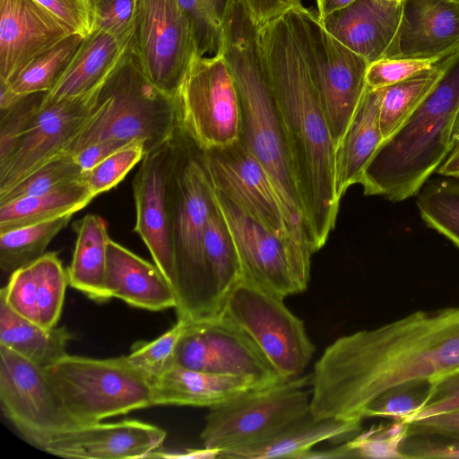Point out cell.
<instances>
[{"mask_svg": "<svg viewBox=\"0 0 459 459\" xmlns=\"http://www.w3.org/2000/svg\"><path fill=\"white\" fill-rule=\"evenodd\" d=\"M459 368V306L419 310L336 339L311 373L316 419L363 420L366 407L400 384Z\"/></svg>", "mask_w": 459, "mask_h": 459, "instance_id": "obj_1", "label": "cell"}, {"mask_svg": "<svg viewBox=\"0 0 459 459\" xmlns=\"http://www.w3.org/2000/svg\"><path fill=\"white\" fill-rule=\"evenodd\" d=\"M291 167L315 251L334 229L335 147L307 62L284 13L259 28Z\"/></svg>", "mask_w": 459, "mask_h": 459, "instance_id": "obj_2", "label": "cell"}, {"mask_svg": "<svg viewBox=\"0 0 459 459\" xmlns=\"http://www.w3.org/2000/svg\"><path fill=\"white\" fill-rule=\"evenodd\" d=\"M221 54L234 80L240 105L238 142L270 177L282 203L293 240L316 252L294 178L289 148L269 74L259 27L243 0H230L222 28Z\"/></svg>", "mask_w": 459, "mask_h": 459, "instance_id": "obj_3", "label": "cell"}, {"mask_svg": "<svg viewBox=\"0 0 459 459\" xmlns=\"http://www.w3.org/2000/svg\"><path fill=\"white\" fill-rule=\"evenodd\" d=\"M169 183L170 231L174 255L178 320L187 324L219 317L220 301L207 266L204 238L215 204L204 149L180 124Z\"/></svg>", "mask_w": 459, "mask_h": 459, "instance_id": "obj_4", "label": "cell"}, {"mask_svg": "<svg viewBox=\"0 0 459 459\" xmlns=\"http://www.w3.org/2000/svg\"><path fill=\"white\" fill-rule=\"evenodd\" d=\"M458 111L459 50L448 56L427 97L379 145L359 183L364 195L392 202L417 195L453 149Z\"/></svg>", "mask_w": 459, "mask_h": 459, "instance_id": "obj_5", "label": "cell"}, {"mask_svg": "<svg viewBox=\"0 0 459 459\" xmlns=\"http://www.w3.org/2000/svg\"><path fill=\"white\" fill-rule=\"evenodd\" d=\"M180 124L178 96L146 78L129 46L101 85L93 117L65 155L105 139L141 143L147 154L169 141Z\"/></svg>", "mask_w": 459, "mask_h": 459, "instance_id": "obj_6", "label": "cell"}, {"mask_svg": "<svg viewBox=\"0 0 459 459\" xmlns=\"http://www.w3.org/2000/svg\"><path fill=\"white\" fill-rule=\"evenodd\" d=\"M44 372L65 410L82 425L152 406L151 382L127 356L66 354Z\"/></svg>", "mask_w": 459, "mask_h": 459, "instance_id": "obj_7", "label": "cell"}, {"mask_svg": "<svg viewBox=\"0 0 459 459\" xmlns=\"http://www.w3.org/2000/svg\"><path fill=\"white\" fill-rule=\"evenodd\" d=\"M286 14L307 62L336 149L367 87L369 64L328 33L314 11L301 6Z\"/></svg>", "mask_w": 459, "mask_h": 459, "instance_id": "obj_8", "label": "cell"}, {"mask_svg": "<svg viewBox=\"0 0 459 459\" xmlns=\"http://www.w3.org/2000/svg\"><path fill=\"white\" fill-rule=\"evenodd\" d=\"M311 374L251 389L209 408L201 433L204 447L221 452L272 437L310 411Z\"/></svg>", "mask_w": 459, "mask_h": 459, "instance_id": "obj_9", "label": "cell"}, {"mask_svg": "<svg viewBox=\"0 0 459 459\" xmlns=\"http://www.w3.org/2000/svg\"><path fill=\"white\" fill-rule=\"evenodd\" d=\"M283 300L240 279L229 294L220 316L245 332L286 380L304 374L316 348L304 322Z\"/></svg>", "mask_w": 459, "mask_h": 459, "instance_id": "obj_10", "label": "cell"}, {"mask_svg": "<svg viewBox=\"0 0 459 459\" xmlns=\"http://www.w3.org/2000/svg\"><path fill=\"white\" fill-rule=\"evenodd\" d=\"M213 190L238 252L241 279L282 299L304 292L312 254L273 234Z\"/></svg>", "mask_w": 459, "mask_h": 459, "instance_id": "obj_11", "label": "cell"}, {"mask_svg": "<svg viewBox=\"0 0 459 459\" xmlns=\"http://www.w3.org/2000/svg\"><path fill=\"white\" fill-rule=\"evenodd\" d=\"M130 47L146 78L178 96L197 48L192 24L177 0H137Z\"/></svg>", "mask_w": 459, "mask_h": 459, "instance_id": "obj_12", "label": "cell"}, {"mask_svg": "<svg viewBox=\"0 0 459 459\" xmlns=\"http://www.w3.org/2000/svg\"><path fill=\"white\" fill-rule=\"evenodd\" d=\"M0 404L22 438L40 450L56 437L82 426L65 410L44 368L1 344Z\"/></svg>", "mask_w": 459, "mask_h": 459, "instance_id": "obj_13", "label": "cell"}, {"mask_svg": "<svg viewBox=\"0 0 459 459\" xmlns=\"http://www.w3.org/2000/svg\"><path fill=\"white\" fill-rule=\"evenodd\" d=\"M182 126L203 149L239 140L238 91L221 54L196 56L178 94Z\"/></svg>", "mask_w": 459, "mask_h": 459, "instance_id": "obj_14", "label": "cell"}, {"mask_svg": "<svg viewBox=\"0 0 459 459\" xmlns=\"http://www.w3.org/2000/svg\"><path fill=\"white\" fill-rule=\"evenodd\" d=\"M176 364L202 372L243 377L257 388L284 380L252 339L222 316L187 325Z\"/></svg>", "mask_w": 459, "mask_h": 459, "instance_id": "obj_15", "label": "cell"}, {"mask_svg": "<svg viewBox=\"0 0 459 459\" xmlns=\"http://www.w3.org/2000/svg\"><path fill=\"white\" fill-rule=\"evenodd\" d=\"M102 84L86 93L41 106L11 156L0 166V195L44 164L65 155L93 117Z\"/></svg>", "mask_w": 459, "mask_h": 459, "instance_id": "obj_16", "label": "cell"}, {"mask_svg": "<svg viewBox=\"0 0 459 459\" xmlns=\"http://www.w3.org/2000/svg\"><path fill=\"white\" fill-rule=\"evenodd\" d=\"M204 156L214 188L267 230L303 248L290 235L282 203L270 177L239 142L204 149Z\"/></svg>", "mask_w": 459, "mask_h": 459, "instance_id": "obj_17", "label": "cell"}, {"mask_svg": "<svg viewBox=\"0 0 459 459\" xmlns=\"http://www.w3.org/2000/svg\"><path fill=\"white\" fill-rule=\"evenodd\" d=\"M174 155V136L158 149L145 154L133 179V193L136 212L134 231L144 242L154 264L175 290L176 274L169 201V183Z\"/></svg>", "mask_w": 459, "mask_h": 459, "instance_id": "obj_18", "label": "cell"}, {"mask_svg": "<svg viewBox=\"0 0 459 459\" xmlns=\"http://www.w3.org/2000/svg\"><path fill=\"white\" fill-rule=\"evenodd\" d=\"M75 31L35 0H0V83Z\"/></svg>", "mask_w": 459, "mask_h": 459, "instance_id": "obj_19", "label": "cell"}, {"mask_svg": "<svg viewBox=\"0 0 459 459\" xmlns=\"http://www.w3.org/2000/svg\"><path fill=\"white\" fill-rule=\"evenodd\" d=\"M164 429L137 420L79 426L49 441L42 451L64 458H148L160 449Z\"/></svg>", "mask_w": 459, "mask_h": 459, "instance_id": "obj_20", "label": "cell"}, {"mask_svg": "<svg viewBox=\"0 0 459 459\" xmlns=\"http://www.w3.org/2000/svg\"><path fill=\"white\" fill-rule=\"evenodd\" d=\"M459 50V1L402 0L395 36L383 57L442 60Z\"/></svg>", "mask_w": 459, "mask_h": 459, "instance_id": "obj_21", "label": "cell"}, {"mask_svg": "<svg viewBox=\"0 0 459 459\" xmlns=\"http://www.w3.org/2000/svg\"><path fill=\"white\" fill-rule=\"evenodd\" d=\"M402 1L355 0L319 18L322 26L368 64L383 58L397 31Z\"/></svg>", "mask_w": 459, "mask_h": 459, "instance_id": "obj_22", "label": "cell"}, {"mask_svg": "<svg viewBox=\"0 0 459 459\" xmlns=\"http://www.w3.org/2000/svg\"><path fill=\"white\" fill-rule=\"evenodd\" d=\"M105 290L109 299L117 298L150 311L177 307L175 290L157 265L111 238L108 244Z\"/></svg>", "mask_w": 459, "mask_h": 459, "instance_id": "obj_23", "label": "cell"}, {"mask_svg": "<svg viewBox=\"0 0 459 459\" xmlns=\"http://www.w3.org/2000/svg\"><path fill=\"white\" fill-rule=\"evenodd\" d=\"M383 88L366 87L345 134L335 149L333 184L341 202L347 189L359 184L362 174L383 142L379 112Z\"/></svg>", "mask_w": 459, "mask_h": 459, "instance_id": "obj_24", "label": "cell"}, {"mask_svg": "<svg viewBox=\"0 0 459 459\" xmlns=\"http://www.w3.org/2000/svg\"><path fill=\"white\" fill-rule=\"evenodd\" d=\"M151 389L152 406L211 408L257 387L243 377L202 372L175 364L151 381Z\"/></svg>", "mask_w": 459, "mask_h": 459, "instance_id": "obj_25", "label": "cell"}, {"mask_svg": "<svg viewBox=\"0 0 459 459\" xmlns=\"http://www.w3.org/2000/svg\"><path fill=\"white\" fill-rule=\"evenodd\" d=\"M361 420L341 418L316 419L309 411L267 440L254 446L221 452L218 458L301 459L307 452L313 449V446L323 441L355 436L361 429Z\"/></svg>", "mask_w": 459, "mask_h": 459, "instance_id": "obj_26", "label": "cell"}, {"mask_svg": "<svg viewBox=\"0 0 459 459\" xmlns=\"http://www.w3.org/2000/svg\"><path fill=\"white\" fill-rule=\"evenodd\" d=\"M129 46H123L104 30H92L57 83L46 93L42 105L86 93L102 84Z\"/></svg>", "mask_w": 459, "mask_h": 459, "instance_id": "obj_27", "label": "cell"}, {"mask_svg": "<svg viewBox=\"0 0 459 459\" xmlns=\"http://www.w3.org/2000/svg\"><path fill=\"white\" fill-rule=\"evenodd\" d=\"M76 235L74 251L67 268L69 286L97 302L109 300L105 290L108 223L100 216L88 213L73 223Z\"/></svg>", "mask_w": 459, "mask_h": 459, "instance_id": "obj_28", "label": "cell"}, {"mask_svg": "<svg viewBox=\"0 0 459 459\" xmlns=\"http://www.w3.org/2000/svg\"><path fill=\"white\" fill-rule=\"evenodd\" d=\"M65 326L46 328L14 312L0 297V344L45 368L66 355Z\"/></svg>", "mask_w": 459, "mask_h": 459, "instance_id": "obj_29", "label": "cell"}, {"mask_svg": "<svg viewBox=\"0 0 459 459\" xmlns=\"http://www.w3.org/2000/svg\"><path fill=\"white\" fill-rule=\"evenodd\" d=\"M95 197L80 179L45 194L6 202L0 204V233L75 213Z\"/></svg>", "mask_w": 459, "mask_h": 459, "instance_id": "obj_30", "label": "cell"}, {"mask_svg": "<svg viewBox=\"0 0 459 459\" xmlns=\"http://www.w3.org/2000/svg\"><path fill=\"white\" fill-rule=\"evenodd\" d=\"M84 37L73 33L34 58L8 85L0 83V109L24 95L48 92L57 83L81 47Z\"/></svg>", "mask_w": 459, "mask_h": 459, "instance_id": "obj_31", "label": "cell"}, {"mask_svg": "<svg viewBox=\"0 0 459 459\" xmlns=\"http://www.w3.org/2000/svg\"><path fill=\"white\" fill-rule=\"evenodd\" d=\"M204 249L215 292L224 306L241 279V269L232 236L216 200L206 223Z\"/></svg>", "mask_w": 459, "mask_h": 459, "instance_id": "obj_32", "label": "cell"}, {"mask_svg": "<svg viewBox=\"0 0 459 459\" xmlns=\"http://www.w3.org/2000/svg\"><path fill=\"white\" fill-rule=\"evenodd\" d=\"M447 58L413 77L383 88L379 112L383 142L403 125L430 92L442 75Z\"/></svg>", "mask_w": 459, "mask_h": 459, "instance_id": "obj_33", "label": "cell"}, {"mask_svg": "<svg viewBox=\"0 0 459 459\" xmlns=\"http://www.w3.org/2000/svg\"><path fill=\"white\" fill-rule=\"evenodd\" d=\"M74 213L0 233V267L12 273L45 254L53 238L70 222Z\"/></svg>", "mask_w": 459, "mask_h": 459, "instance_id": "obj_34", "label": "cell"}, {"mask_svg": "<svg viewBox=\"0 0 459 459\" xmlns=\"http://www.w3.org/2000/svg\"><path fill=\"white\" fill-rule=\"evenodd\" d=\"M416 204L422 221L459 247V180L441 176L427 181Z\"/></svg>", "mask_w": 459, "mask_h": 459, "instance_id": "obj_35", "label": "cell"}, {"mask_svg": "<svg viewBox=\"0 0 459 459\" xmlns=\"http://www.w3.org/2000/svg\"><path fill=\"white\" fill-rule=\"evenodd\" d=\"M37 293L39 325L56 327L63 309L68 282L67 271L56 252H48L31 262Z\"/></svg>", "mask_w": 459, "mask_h": 459, "instance_id": "obj_36", "label": "cell"}, {"mask_svg": "<svg viewBox=\"0 0 459 459\" xmlns=\"http://www.w3.org/2000/svg\"><path fill=\"white\" fill-rule=\"evenodd\" d=\"M188 17L195 37L197 56L219 53L225 15L230 0H177Z\"/></svg>", "mask_w": 459, "mask_h": 459, "instance_id": "obj_37", "label": "cell"}, {"mask_svg": "<svg viewBox=\"0 0 459 459\" xmlns=\"http://www.w3.org/2000/svg\"><path fill=\"white\" fill-rule=\"evenodd\" d=\"M187 325L178 320L158 338L134 343L131 353L127 355L128 360L150 382L160 377L176 364L178 344Z\"/></svg>", "mask_w": 459, "mask_h": 459, "instance_id": "obj_38", "label": "cell"}, {"mask_svg": "<svg viewBox=\"0 0 459 459\" xmlns=\"http://www.w3.org/2000/svg\"><path fill=\"white\" fill-rule=\"evenodd\" d=\"M430 387L431 379L412 380L391 387L366 407L363 419L383 417L406 422L423 406Z\"/></svg>", "mask_w": 459, "mask_h": 459, "instance_id": "obj_39", "label": "cell"}, {"mask_svg": "<svg viewBox=\"0 0 459 459\" xmlns=\"http://www.w3.org/2000/svg\"><path fill=\"white\" fill-rule=\"evenodd\" d=\"M83 173L73 155L58 157L32 172L0 195V204L15 199L38 195L82 178Z\"/></svg>", "mask_w": 459, "mask_h": 459, "instance_id": "obj_40", "label": "cell"}, {"mask_svg": "<svg viewBox=\"0 0 459 459\" xmlns=\"http://www.w3.org/2000/svg\"><path fill=\"white\" fill-rule=\"evenodd\" d=\"M408 437V423L372 426L345 442L352 458H403L400 446Z\"/></svg>", "mask_w": 459, "mask_h": 459, "instance_id": "obj_41", "label": "cell"}, {"mask_svg": "<svg viewBox=\"0 0 459 459\" xmlns=\"http://www.w3.org/2000/svg\"><path fill=\"white\" fill-rule=\"evenodd\" d=\"M145 155L143 145L141 143L128 144L93 167L84 173L82 180L91 193L97 196L117 186L127 175V173Z\"/></svg>", "mask_w": 459, "mask_h": 459, "instance_id": "obj_42", "label": "cell"}, {"mask_svg": "<svg viewBox=\"0 0 459 459\" xmlns=\"http://www.w3.org/2000/svg\"><path fill=\"white\" fill-rule=\"evenodd\" d=\"M46 93L24 95L11 107L0 109V166L11 156L39 113Z\"/></svg>", "mask_w": 459, "mask_h": 459, "instance_id": "obj_43", "label": "cell"}, {"mask_svg": "<svg viewBox=\"0 0 459 459\" xmlns=\"http://www.w3.org/2000/svg\"><path fill=\"white\" fill-rule=\"evenodd\" d=\"M137 0H91L92 30H101L123 46L131 42Z\"/></svg>", "mask_w": 459, "mask_h": 459, "instance_id": "obj_44", "label": "cell"}, {"mask_svg": "<svg viewBox=\"0 0 459 459\" xmlns=\"http://www.w3.org/2000/svg\"><path fill=\"white\" fill-rule=\"evenodd\" d=\"M0 297L18 315L39 325L36 283L31 263L11 273L8 283L0 291Z\"/></svg>", "mask_w": 459, "mask_h": 459, "instance_id": "obj_45", "label": "cell"}, {"mask_svg": "<svg viewBox=\"0 0 459 459\" xmlns=\"http://www.w3.org/2000/svg\"><path fill=\"white\" fill-rule=\"evenodd\" d=\"M439 61L383 57L368 65L366 83L371 89L385 88L430 69Z\"/></svg>", "mask_w": 459, "mask_h": 459, "instance_id": "obj_46", "label": "cell"}, {"mask_svg": "<svg viewBox=\"0 0 459 459\" xmlns=\"http://www.w3.org/2000/svg\"><path fill=\"white\" fill-rule=\"evenodd\" d=\"M459 409V368L431 379L429 397L406 422Z\"/></svg>", "mask_w": 459, "mask_h": 459, "instance_id": "obj_47", "label": "cell"}, {"mask_svg": "<svg viewBox=\"0 0 459 459\" xmlns=\"http://www.w3.org/2000/svg\"><path fill=\"white\" fill-rule=\"evenodd\" d=\"M399 450L403 458H459V440L439 436H409Z\"/></svg>", "mask_w": 459, "mask_h": 459, "instance_id": "obj_48", "label": "cell"}, {"mask_svg": "<svg viewBox=\"0 0 459 459\" xmlns=\"http://www.w3.org/2000/svg\"><path fill=\"white\" fill-rule=\"evenodd\" d=\"M86 38L92 31L91 0H35Z\"/></svg>", "mask_w": 459, "mask_h": 459, "instance_id": "obj_49", "label": "cell"}, {"mask_svg": "<svg viewBox=\"0 0 459 459\" xmlns=\"http://www.w3.org/2000/svg\"><path fill=\"white\" fill-rule=\"evenodd\" d=\"M408 423V437L439 436L459 440V409L415 420Z\"/></svg>", "mask_w": 459, "mask_h": 459, "instance_id": "obj_50", "label": "cell"}, {"mask_svg": "<svg viewBox=\"0 0 459 459\" xmlns=\"http://www.w3.org/2000/svg\"><path fill=\"white\" fill-rule=\"evenodd\" d=\"M243 2L259 28L292 9L303 6L301 0H243Z\"/></svg>", "mask_w": 459, "mask_h": 459, "instance_id": "obj_51", "label": "cell"}, {"mask_svg": "<svg viewBox=\"0 0 459 459\" xmlns=\"http://www.w3.org/2000/svg\"><path fill=\"white\" fill-rule=\"evenodd\" d=\"M134 143L105 139L92 143L73 154L82 173H86L116 151Z\"/></svg>", "mask_w": 459, "mask_h": 459, "instance_id": "obj_52", "label": "cell"}, {"mask_svg": "<svg viewBox=\"0 0 459 459\" xmlns=\"http://www.w3.org/2000/svg\"><path fill=\"white\" fill-rule=\"evenodd\" d=\"M335 458H352L351 454L345 443L328 450H309L301 459H335Z\"/></svg>", "mask_w": 459, "mask_h": 459, "instance_id": "obj_53", "label": "cell"}, {"mask_svg": "<svg viewBox=\"0 0 459 459\" xmlns=\"http://www.w3.org/2000/svg\"><path fill=\"white\" fill-rule=\"evenodd\" d=\"M444 177L459 178V143H457L436 171Z\"/></svg>", "mask_w": 459, "mask_h": 459, "instance_id": "obj_54", "label": "cell"}, {"mask_svg": "<svg viewBox=\"0 0 459 459\" xmlns=\"http://www.w3.org/2000/svg\"><path fill=\"white\" fill-rule=\"evenodd\" d=\"M355 0H316L317 5V15L319 18L341 10Z\"/></svg>", "mask_w": 459, "mask_h": 459, "instance_id": "obj_55", "label": "cell"}, {"mask_svg": "<svg viewBox=\"0 0 459 459\" xmlns=\"http://www.w3.org/2000/svg\"><path fill=\"white\" fill-rule=\"evenodd\" d=\"M459 143V111L457 113L455 122L452 132V144L453 147Z\"/></svg>", "mask_w": 459, "mask_h": 459, "instance_id": "obj_56", "label": "cell"}, {"mask_svg": "<svg viewBox=\"0 0 459 459\" xmlns=\"http://www.w3.org/2000/svg\"><path fill=\"white\" fill-rule=\"evenodd\" d=\"M386 1H402V0H386Z\"/></svg>", "mask_w": 459, "mask_h": 459, "instance_id": "obj_57", "label": "cell"}, {"mask_svg": "<svg viewBox=\"0 0 459 459\" xmlns=\"http://www.w3.org/2000/svg\"><path fill=\"white\" fill-rule=\"evenodd\" d=\"M457 1H459V0H457Z\"/></svg>", "mask_w": 459, "mask_h": 459, "instance_id": "obj_58", "label": "cell"}]
</instances>
